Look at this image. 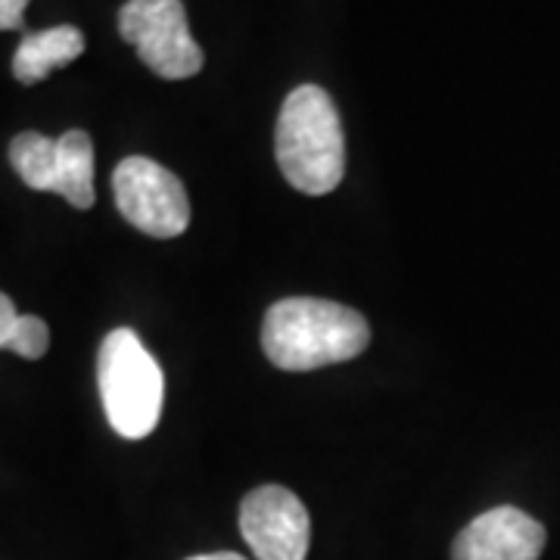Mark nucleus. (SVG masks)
<instances>
[{
	"mask_svg": "<svg viewBox=\"0 0 560 560\" xmlns=\"http://www.w3.org/2000/svg\"><path fill=\"white\" fill-rule=\"evenodd\" d=\"M241 533L259 560H305L312 523L290 489L261 486L243 499Z\"/></svg>",
	"mask_w": 560,
	"mask_h": 560,
	"instance_id": "obj_6",
	"label": "nucleus"
},
{
	"mask_svg": "<svg viewBox=\"0 0 560 560\" xmlns=\"http://www.w3.org/2000/svg\"><path fill=\"white\" fill-rule=\"evenodd\" d=\"M84 54V35L75 25H57L47 32H28L22 35L20 50L13 57V75L22 84H38L54 69L75 62Z\"/></svg>",
	"mask_w": 560,
	"mask_h": 560,
	"instance_id": "obj_8",
	"label": "nucleus"
},
{
	"mask_svg": "<svg viewBox=\"0 0 560 560\" xmlns=\"http://www.w3.org/2000/svg\"><path fill=\"white\" fill-rule=\"evenodd\" d=\"M116 206L138 231L150 237H180L190 224V200L187 190L165 165L147 156H128L113 172Z\"/></svg>",
	"mask_w": 560,
	"mask_h": 560,
	"instance_id": "obj_5",
	"label": "nucleus"
},
{
	"mask_svg": "<svg viewBox=\"0 0 560 560\" xmlns=\"http://www.w3.org/2000/svg\"><path fill=\"white\" fill-rule=\"evenodd\" d=\"M545 526L521 508L501 504L470 521L452 548V560H539Z\"/></svg>",
	"mask_w": 560,
	"mask_h": 560,
	"instance_id": "obj_7",
	"label": "nucleus"
},
{
	"mask_svg": "<svg viewBox=\"0 0 560 560\" xmlns=\"http://www.w3.org/2000/svg\"><path fill=\"white\" fill-rule=\"evenodd\" d=\"M103 411L109 427L125 440H143L156 430L165 381L156 359L128 327H116L97 355Z\"/></svg>",
	"mask_w": 560,
	"mask_h": 560,
	"instance_id": "obj_3",
	"label": "nucleus"
},
{
	"mask_svg": "<svg viewBox=\"0 0 560 560\" xmlns=\"http://www.w3.org/2000/svg\"><path fill=\"white\" fill-rule=\"evenodd\" d=\"M275 150L283 178L308 197H324L346 175V138L330 94L318 84L296 88L280 109Z\"/></svg>",
	"mask_w": 560,
	"mask_h": 560,
	"instance_id": "obj_2",
	"label": "nucleus"
},
{
	"mask_svg": "<svg viewBox=\"0 0 560 560\" xmlns=\"http://www.w3.org/2000/svg\"><path fill=\"white\" fill-rule=\"evenodd\" d=\"M54 194L66 197L75 209L94 206V143L84 131H66L57 138V187Z\"/></svg>",
	"mask_w": 560,
	"mask_h": 560,
	"instance_id": "obj_9",
	"label": "nucleus"
},
{
	"mask_svg": "<svg viewBox=\"0 0 560 560\" xmlns=\"http://www.w3.org/2000/svg\"><path fill=\"white\" fill-rule=\"evenodd\" d=\"M368 342L371 327L364 315L330 300H280L261 324V349L280 371H318L359 359Z\"/></svg>",
	"mask_w": 560,
	"mask_h": 560,
	"instance_id": "obj_1",
	"label": "nucleus"
},
{
	"mask_svg": "<svg viewBox=\"0 0 560 560\" xmlns=\"http://www.w3.org/2000/svg\"><path fill=\"white\" fill-rule=\"evenodd\" d=\"M119 35L138 47L143 66L160 79H190L206 62L180 0H128L119 10Z\"/></svg>",
	"mask_w": 560,
	"mask_h": 560,
	"instance_id": "obj_4",
	"label": "nucleus"
},
{
	"mask_svg": "<svg viewBox=\"0 0 560 560\" xmlns=\"http://www.w3.org/2000/svg\"><path fill=\"white\" fill-rule=\"evenodd\" d=\"M187 560H246L243 555H234V551H215V555H194Z\"/></svg>",
	"mask_w": 560,
	"mask_h": 560,
	"instance_id": "obj_14",
	"label": "nucleus"
},
{
	"mask_svg": "<svg viewBox=\"0 0 560 560\" xmlns=\"http://www.w3.org/2000/svg\"><path fill=\"white\" fill-rule=\"evenodd\" d=\"M10 165L32 190L54 194V187H57V140L44 138L38 131H22L10 143Z\"/></svg>",
	"mask_w": 560,
	"mask_h": 560,
	"instance_id": "obj_10",
	"label": "nucleus"
},
{
	"mask_svg": "<svg viewBox=\"0 0 560 560\" xmlns=\"http://www.w3.org/2000/svg\"><path fill=\"white\" fill-rule=\"evenodd\" d=\"M25 7L28 0H0V32H25Z\"/></svg>",
	"mask_w": 560,
	"mask_h": 560,
	"instance_id": "obj_12",
	"label": "nucleus"
},
{
	"mask_svg": "<svg viewBox=\"0 0 560 560\" xmlns=\"http://www.w3.org/2000/svg\"><path fill=\"white\" fill-rule=\"evenodd\" d=\"M16 324H20V312H16V305H13V300H10L7 293H0V349H7V346H10L13 334H16Z\"/></svg>",
	"mask_w": 560,
	"mask_h": 560,
	"instance_id": "obj_13",
	"label": "nucleus"
},
{
	"mask_svg": "<svg viewBox=\"0 0 560 560\" xmlns=\"http://www.w3.org/2000/svg\"><path fill=\"white\" fill-rule=\"evenodd\" d=\"M50 346V330L47 324L38 318V315H20V324H16V334L10 340V352H16L22 359L38 361Z\"/></svg>",
	"mask_w": 560,
	"mask_h": 560,
	"instance_id": "obj_11",
	"label": "nucleus"
}]
</instances>
